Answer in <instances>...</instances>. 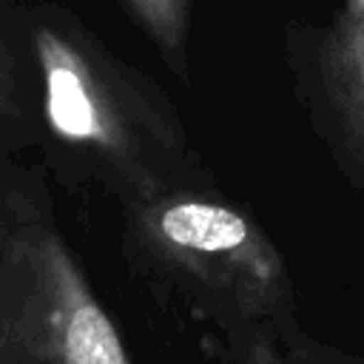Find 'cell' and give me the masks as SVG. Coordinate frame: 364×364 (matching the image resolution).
Returning <instances> with one entry per match:
<instances>
[{
    "label": "cell",
    "mask_w": 364,
    "mask_h": 364,
    "mask_svg": "<svg viewBox=\"0 0 364 364\" xmlns=\"http://www.w3.org/2000/svg\"><path fill=\"white\" fill-rule=\"evenodd\" d=\"M316 74L336 156L364 179V0H341L321 31Z\"/></svg>",
    "instance_id": "cell-4"
},
{
    "label": "cell",
    "mask_w": 364,
    "mask_h": 364,
    "mask_svg": "<svg viewBox=\"0 0 364 364\" xmlns=\"http://www.w3.org/2000/svg\"><path fill=\"white\" fill-rule=\"evenodd\" d=\"M0 364H134L34 171L3 165Z\"/></svg>",
    "instance_id": "cell-3"
},
{
    "label": "cell",
    "mask_w": 364,
    "mask_h": 364,
    "mask_svg": "<svg viewBox=\"0 0 364 364\" xmlns=\"http://www.w3.org/2000/svg\"><path fill=\"white\" fill-rule=\"evenodd\" d=\"M26 31L43 122L63 159L88 165L122 205L205 179L176 108L151 77L65 9H26Z\"/></svg>",
    "instance_id": "cell-1"
},
{
    "label": "cell",
    "mask_w": 364,
    "mask_h": 364,
    "mask_svg": "<svg viewBox=\"0 0 364 364\" xmlns=\"http://www.w3.org/2000/svg\"><path fill=\"white\" fill-rule=\"evenodd\" d=\"M134 267L230 330L296 333V287L262 225L210 182H179L125 202Z\"/></svg>",
    "instance_id": "cell-2"
},
{
    "label": "cell",
    "mask_w": 364,
    "mask_h": 364,
    "mask_svg": "<svg viewBox=\"0 0 364 364\" xmlns=\"http://www.w3.org/2000/svg\"><path fill=\"white\" fill-rule=\"evenodd\" d=\"M230 341L233 364H313L301 355L282 350V344L273 341V333L267 330H230Z\"/></svg>",
    "instance_id": "cell-6"
},
{
    "label": "cell",
    "mask_w": 364,
    "mask_h": 364,
    "mask_svg": "<svg viewBox=\"0 0 364 364\" xmlns=\"http://www.w3.org/2000/svg\"><path fill=\"white\" fill-rule=\"evenodd\" d=\"M139 31L159 51L162 63L188 82V37H191V3L193 0H119Z\"/></svg>",
    "instance_id": "cell-5"
}]
</instances>
